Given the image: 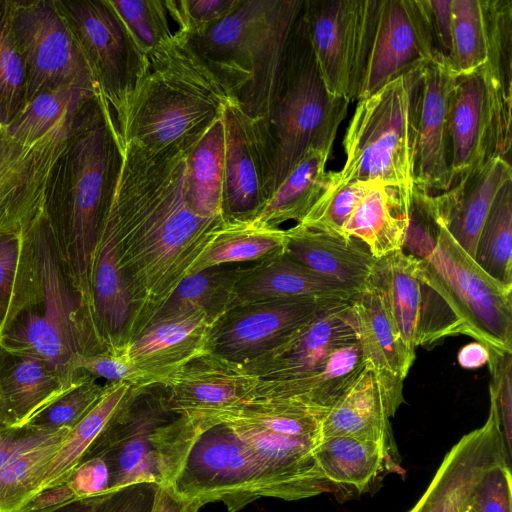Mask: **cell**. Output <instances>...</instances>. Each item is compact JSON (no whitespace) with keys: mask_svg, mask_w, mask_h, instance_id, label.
<instances>
[{"mask_svg":"<svg viewBox=\"0 0 512 512\" xmlns=\"http://www.w3.org/2000/svg\"><path fill=\"white\" fill-rule=\"evenodd\" d=\"M194 145L152 150L121 140L120 167L101 226L114 240L130 294V341L190 275L226 221L201 217L189 204L187 158Z\"/></svg>","mask_w":512,"mask_h":512,"instance_id":"6da1fadb","label":"cell"},{"mask_svg":"<svg viewBox=\"0 0 512 512\" xmlns=\"http://www.w3.org/2000/svg\"><path fill=\"white\" fill-rule=\"evenodd\" d=\"M233 103L227 85L177 29L167 44L143 56L136 85L114 119L123 141L152 150L188 147Z\"/></svg>","mask_w":512,"mask_h":512,"instance_id":"7a4b0ae2","label":"cell"},{"mask_svg":"<svg viewBox=\"0 0 512 512\" xmlns=\"http://www.w3.org/2000/svg\"><path fill=\"white\" fill-rule=\"evenodd\" d=\"M304 0H241L225 18L187 35L233 94L243 115L264 122L276 96L288 39Z\"/></svg>","mask_w":512,"mask_h":512,"instance_id":"3957f363","label":"cell"},{"mask_svg":"<svg viewBox=\"0 0 512 512\" xmlns=\"http://www.w3.org/2000/svg\"><path fill=\"white\" fill-rule=\"evenodd\" d=\"M349 103L328 90L301 9L270 112L264 122L253 123L265 160L267 199L309 151L331 154Z\"/></svg>","mask_w":512,"mask_h":512,"instance_id":"277c9868","label":"cell"},{"mask_svg":"<svg viewBox=\"0 0 512 512\" xmlns=\"http://www.w3.org/2000/svg\"><path fill=\"white\" fill-rule=\"evenodd\" d=\"M425 66L411 69L357 101L343 140L346 160L341 170L331 171L329 188L354 182H380L397 190L409 212L415 190Z\"/></svg>","mask_w":512,"mask_h":512,"instance_id":"5b68a950","label":"cell"},{"mask_svg":"<svg viewBox=\"0 0 512 512\" xmlns=\"http://www.w3.org/2000/svg\"><path fill=\"white\" fill-rule=\"evenodd\" d=\"M206 428L200 419L169 410L159 386L131 387L82 461H105L110 492L137 483L172 486Z\"/></svg>","mask_w":512,"mask_h":512,"instance_id":"8992f818","label":"cell"},{"mask_svg":"<svg viewBox=\"0 0 512 512\" xmlns=\"http://www.w3.org/2000/svg\"><path fill=\"white\" fill-rule=\"evenodd\" d=\"M121 162V139L112 110L97 96L71 153L68 224L71 271L85 302L92 307V273L102 217Z\"/></svg>","mask_w":512,"mask_h":512,"instance_id":"52a82bcc","label":"cell"},{"mask_svg":"<svg viewBox=\"0 0 512 512\" xmlns=\"http://www.w3.org/2000/svg\"><path fill=\"white\" fill-rule=\"evenodd\" d=\"M436 221L433 245L416 257L419 277L448 304L465 335L512 353V287L490 277Z\"/></svg>","mask_w":512,"mask_h":512,"instance_id":"ba28073f","label":"cell"},{"mask_svg":"<svg viewBox=\"0 0 512 512\" xmlns=\"http://www.w3.org/2000/svg\"><path fill=\"white\" fill-rule=\"evenodd\" d=\"M33 255L43 310L40 314L25 313L1 336L0 346L15 356L30 355L44 360L70 385L76 380V360L86 354L77 319V300L64 279L46 231H37Z\"/></svg>","mask_w":512,"mask_h":512,"instance_id":"9c48e42d","label":"cell"},{"mask_svg":"<svg viewBox=\"0 0 512 512\" xmlns=\"http://www.w3.org/2000/svg\"><path fill=\"white\" fill-rule=\"evenodd\" d=\"M10 23L25 64V105L62 87L98 93L80 45L55 2L10 3Z\"/></svg>","mask_w":512,"mask_h":512,"instance_id":"30bf717a","label":"cell"},{"mask_svg":"<svg viewBox=\"0 0 512 512\" xmlns=\"http://www.w3.org/2000/svg\"><path fill=\"white\" fill-rule=\"evenodd\" d=\"M379 0H304L302 14L328 90L358 101Z\"/></svg>","mask_w":512,"mask_h":512,"instance_id":"8fae6325","label":"cell"},{"mask_svg":"<svg viewBox=\"0 0 512 512\" xmlns=\"http://www.w3.org/2000/svg\"><path fill=\"white\" fill-rule=\"evenodd\" d=\"M173 489L203 505L221 502L238 512L268 497L264 477L244 443L226 425L208 426L197 437Z\"/></svg>","mask_w":512,"mask_h":512,"instance_id":"7c38bea8","label":"cell"},{"mask_svg":"<svg viewBox=\"0 0 512 512\" xmlns=\"http://www.w3.org/2000/svg\"><path fill=\"white\" fill-rule=\"evenodd\" d=\"M55 3L80 45L98 94L115 117L136 85L143 65L142 54L108 0Z\"/></svg>","mask_w":512,"mask_h":512,"instance_id":"4fadbf2b","label":"cell"},{"mask_svg":"<svg viewBox=\"0 0 512 512\" xmlns=\"http://www.w3.org/2000/svg\"><path fill=\"white\" fill-rule=\"evenodd\" d=\"M368 282L378 291L411 354L415 355L418 346L465 334L444 299L419 277L414 255L399 250L377 258Z\"/></svg>","mask_w":512,"mask_h":512,"instance_id":"5bb4252c","label":"cell"},{"mask_svg":"<svg viewBox=\"0 0 512 512\" xmlns=\"http://www.w3.org/2000/svg\"><path fill=\"white\" fill-rule=\"evenodd\" d=\"M436 60L445 61L438 52L427 0H379L358 100Z\"/></svg>","mask_w":512,"mask_h":512,"instance_id":"9a60e30c","label":"cell"},{"mask_svg":"<svg viewBox=\"0 0 512 512\" xmlns=\"http://www.w3.org/2000/svg\"><path fill=\"white\" fill-rule=\"evenodd\" d=\"M355 341L352 299L330 301L272 350L243 366L264 382L297 380L323 369L334 352Z\"/></svg>","mask_w":512,"mask_h":512,"instance_id":"2e32d148","label":"cell"},{"mask_svg":"<svg viewBox=\"0 0 512 512\" xmlns=\"http://www.w3.org/2000/svg\"><path fill=\"white\" fill-rule=\"evenodd\" d=\"M327 302L330 301L277 299L230 308L210 330L209 353L248 364L276 347Z\"/></svg>","mask_w":512,"mask_h":512,"instance_id":"e0dca14e","label":"cell"},{"mask_svg":"<svg viewBox=\"0 0 512 512\" xmlns=\"http://www.w3.org/2000/svg\"><path fill=\"white\" fill-rule=\"evenodd\" d=\"M507 454L495 406L485 423L463 435L446 453L421 498L408 512H461L482 477Z\"/></svg>","mask_w":512,"mask_h":512,"instance_id":"ac0fdd59","label":"cell"},{"mask_svg":"<svg viewBox=\"0 0 512 512\" xmlns=\"http://www.w3.org/2000/svg\"><path fill=\"white\" fill-rule=\"evenodd\" d=\"M403 380L366 365L322 419L317 440L334 436L370 440L400 458L390 418L404 402Z\"/></svg>","mask_w":512,"mask_h":512,"instance_id":"d6986e66","label":"cell"},{"mask_svg":"<svg viewBox=\"0 0 512 512\" xmlns=\"http://www.w3.org/2000/svg\"><path fill=\"white\" fill-rule=\"evenodd\" d=\"M258 465L268 497L295 501L332 493L314 455V439L293 437L243 423L224 424Z\"/></svg>","mask_w":512,"mask_h":512,"instance_id":"ffe728a7","label":"cell"},{"mask_svg":"<svg viewBox=\"0 0 512 512\" xmlns=\"http://www.w3.org/2000/svg\"><path fill=\"white\" fill-rule=\"evenodd\" d=\"M456 78L442 60L422 70L414 180L416 189L431 195L452 185L449 107Z\"/></svg>","mask_w":512,"mask_h":512,"instance_id":"44dd1931","label":"cell"},{"mask_svg":"<svg viewBox=\"0 0 512 512\" xmlns=\"http://www.w3.org/2000/svg\"><path fill=\"white\" fill-rule=\"evenodd\" d=\"M258 382L243 365L207 353L159 387L169 410L197 419L251 399Z\"/></svg>","mask_w":512,"mask_h":512,"instance_id":"7402d4cb","label":"cell"},{"mask_svg":"<svg viewBox=\"0 0 512 512\" xmlns=\"http://www.w3.org/2000/svg\"><path fill=\"white\" fill-rule=\"evenodd\" d=\"M213 324L201 310L154 322L126 344L128 356L148 386H161L187 364L209 353Z\"/></svg>","mask_w":512,"mask_h":512,"instance_id":"603a6c76","label":"cell"},{"mask_svg":"<svg viewBox=\"0 0 512 512\" xmlns=\"http://www.w3.org/2000/svg\"><path fill=\"white\" fill-rule=\"evenodd\" d=\"M225 156L222 212L226 220L253 219L266 202V166L255 126L236 103L223 112Z\"/></svg>","mask_w":512,"mask_h":512,"instance_id":"cb8c5ba5","label":"cell"},{"mask_svg":"<svg viewBox=\"0 0 512 512\" xmlns=\"http://www.w3.org/2000/svg\"><path fill=\"white\" fill-rule=\"evenodd\" d=\"M486 58L482 66L491 128V158L511 160L512 0H484Z\"/></svg>","mask_w":512,"mask_h":512,"instance_id":"d4e9b609","label":"cell"},{"mask_svg":"<svg viewBox=\"0 0 512 512\" xmlns=\"http://www.w3.org/2000/svg\"><path fill=\"white\" fill-rule=\"evenodd\" d=\"M512 180L511 164L494 157L478 171L437 195L429 194L434 217L472 258L499 190Z\"/></svg>","mask_w":512,"mask_h":512,"instance_id":"484cf974","label":"cell"},{"mask_svg":"<svg viewBox=\"0 0 512 512\" xmlns=\"http://www.w3.org/2000/svg\"><path fill=\"white\" fill-rule=\"evenodd\" d=\"M449 131L454 185L491 159L490 116L482 67L457 75L450 99Z\"/></svg>","mask_w":512,"mask_h":512,"instance_id":"4316f807","label":"cell"},{"mask_svg":"<svg viewBox=\"0 0 512 512\" xmlns=\"http://www.w3.org/2000/svg\"><path fill=\"white\" fill-rule=\"evenodd\" d=\"M317 464L337 496L362 495L375 491L390 473H402L400 458L380 443L348 436L317 440Z\"/></svg>","mask_w":512,"mask_h":512,"instance_id":"83f0119b","label":"cell"},{"mask_svg":"<svg viewBox=\"0 0 512 512\" xmlns=\"http://www.w3.org/2000/svg\"><path fill=\"white\" fill-rule=\"evenodd\" d=\"M357 293L311 271L283 251L258 261L238 281L230 308L277 299L351 300Z\"/></svg>","mask_w":512,"mask_h":512,"instance_id":"f1b7e54d","label":"cell"},{"mask_svg":"<svg viewBox=\"0 0 512 512\" xmlns=\"http://www.w3.org/2000/svg\"><path fill=\"white\" fill-rule=\"evenodd\" d=\"M284 252L324 278L359 292L377 258L355 238H345L296 224L286 229Z\"/></svg>","mask_w":512,"mask_h":512,"instance_id":"f546056e","label":"cell"},{"mask_svg":"<svg viewBox=\"0 0 512 512\" xmlns=\"http://www.w3.org/2000/svg\"><path fill=\"white\" fill-rule=\"evenodd\" d=\"M366 365L359 341H355L334 352L317 373L284 382L259 380L251 399L288 400L324 418Z\"/></svg>","mask_w":512,"mask_h":512,"instance_id":"4dcf8cb0","label":"cell"},{"mask_svg":"<svg viewBox=\"0 0 512 512\" xmlns=\"http://www.w3.org/2000/svg\"><path fill=\"white\" fill-rule=\"evenodd\" d=\"M93 315L106 349L130 341L132 303L109 231L100 225L92 273Z\"/></svg>","mask_w":512,"mask_h":512,"instance_id":"1f68e13d","label":"cell"},{"mask_svg":"<svg viewBox=\"0 0 512 512\" xmlns=\"http://www.w3.org/2000/svg\"><path fill=\"white\" fill-rule=\"evenodd\" d=\"M42 359L19 355L0 372V421L3 427H22L71 389Z\"/></svg>","mask_w":512,"mask_h":512,"instance_id":"d6a6232c","label":"cell"},{"mask_svg":"<svg viewBox=\"0 0 512 512\" xmlns=\"http://www.w3.org/2000/svg\"><path fill=\"white\" fill-rule=\"evenodd\" d=\"M352 309L366 364L404 379L415 355L401 340L378 291L368 281L353 297Z\"/></svg>","mask_w":512,"mask_h":512,"instance_id":"836d02e7","label":"cell"},{"mask_svg":"<svg viewBox=\"0 0 512 512\" xmlns=\"http://www.w3.org/2000/svg\"><path fill=\"white\" fill-rule=\"evenodd\" d=\"M408 210L399 193L376 184L361 200L343 227V236L364 243L375 258L403 250Z\"/></svg>","mask_w":512,"mask_h":512,"instance_id":"e575fe53","label":"cell"},{"mask_svg":"<svg viewBox=\"0 0 512 512\" xmlns=\"http://www.w3.org/2000/svg\"><path fill=\"white\" fill-rule=\"evenodd\" d=\"M329 157L321 151H309L253 219L273 228L287 221L299 223L330 186L331 171L326 170Z\"/></svg>","mask_w":512,"mask_h":512,"instance_id":"d590c367","label":"cell"},{"mask_svg":"<svg viewBox=\"0 0 512 512\" xmlns=\"http://www.w3.org/2000/svg\"><path fill=\"white\" fill-rule=\"evenodd\" d=\"M257 262L214 266L186 277L149 325L191 310H201L215 323L230 309L238 281Z\"/></svg>","mask_w":512,"mask_h":512,"instance_id":"8d00e7d4","label":"cell"},{"mask_svg":"<svg viewBox=\"0 0 512 512\" xmlns=\"http://www.w3.org/2000/svg\"><path fill=\"white\" fill-rule=\"evenodd\" d=\"M286 229L263 225L254 219L226 220L195 262L189 276L206 268L255 262L283 252Z\"/></svg>","mask_w":512,"mask_h":512,"instance_id":"74e56055","label":"cell"},{"mask_svg":"<svg viewBox=\"0 0 512 512\" xmlns=\"http://www.w3.org/2000/svg\"><path fill=\"white\" fill-rule=\"evenodd\" d=\"M224 156L225 125L222 114L194 145L187 158L188 200L192 210L201 217H224Z\"/></svg>","mask_w":512,"mask_h":512,"instance_id":"f35d334b","label":"cell"},{"mask_svg":"<svg viewBox=\"0 0 512 512\" xmlns=\"http://www.w3.org/2000/svg\"><path fill=\"white\" fill-rule=\"evenodd\" d=\"M130 388L124 382L108 384L101 399L65 436L57 453L46 466L38 492L66 481L122 404Z\"/></svg>","mask_w":512,"mask_h":512,"instance_id":"ab89813d","label":"cell"},{"mask_svg":"<svg viewBox=\"0 0 512 512\" xmlns=\"http://www.w3.org/2000/svg\"><path fill=\"white\" fill-rule=\"evenodd\" d=\"M98 93L80 87H62L37 95L4 130L14 144H32L71 116Z\"/></svg>","mask_w":512,"mask_h":512,"instance_id":"60d3db41","label":"cell"},{"mask_svg":"<svg viewBox=\"0 0 512 512\" xmlns=\"http://www.w3.org/2000/svg\"><path fill=\"white\" fill-rule=\"evenodd\" d=\"M474 260L494 280L512 287V180L494 199L479 234Z\"/></svg>","mask_w":512,"mask_h":512,"instance_id":"b9f144b4","label":"cell"},{"mask_svg":"<svg viewBox=\"0 0 512 512\" xmlns=\"http://www.w3.org/2000/svg\"><path fill=\"white\" fill-rule=\"evenodd\" d=\"M71 429L11 458L0 468V512H15L37 494L46 466Z\"/></svg>","mask_w":512,"mask_h":512,"instance_id":"7bdbcfd3","label":"cell"},{"mask_svg":"<svg viewBox=\"0 0 512 512\" xmlns=\"http://www.w3.org/2000/svg\"><path fill=\"white\" fill-rule=\"evenodd\" d=\"M452 57L456 75L480 69L486 58L484 0H452Z\"/></svg>","mask_w":512,"mask_h":512,"instance_id":"ee69618b","label":"cell"},{"mask_svg":"<svg viewBox=\"0 0 512 512\" xmlns=\"http://www.w3.org/2000/svg\"><path fill=\"white\" fill-rule=\"evenodd\" d=\"M145 56L167 44L175 35L167 0H108Z\"/></svg>","mask_w":512,"mask_h":512,"instance_id":"f6af8a7d","label":"cell"},{"mask_svg":"<svg viewBox=\"0 0 512 512\" xmlns=\"http://www.w3.org/2000/svg\"><path fill=\"white\" fill-rule=\"evenodd\" d=\"M25 64L10 23V3L0 4V123L5 129L25 106Z\"/></svg>","mask_w":512,"mask_h":512,"instance_id":"bcb514c9","label":"cell"},{"mask_svg":"<svg viewBox=\"0 0 512 512\" xmlns=\"http://www.w3.org/2000/svg\"><path fill=\"white\" fill-rule=\"evenodd\" d=\"M88 376L79 377L71 389L32 417L25 426L49 433L72 429L101 399L108 387V384L100 386Z\"/></svg>","mask_w":512,"mask_h":512,"instance_id":"7dc6e473","label":"cell"},{"mask_svg":"<svg viewBox=\"0 0 512 512\" xmlns=\"http://www.w3.org/2000/svg\"><path fill=\"white\" fill-rule=\"evenodd\" d=\"M378 183L354 182L328 188L308 214L296 224L344 237L343 227L350 215Z\"/></svg>","mask_w":512,"mask_h":512,"instance_id":"c3c4849f","label":"cell"},{"mask_svg":"<svg viewBox=\"0 0 512 512\" xmlns=\"http://www.w3.org/2000/svg\"><path fill=\"white\" fill-rule=\"evenodd\" d=\"M490 370V402L495 406L507 454L511 457L512 353L487 348Z\"/></svg>","mask_w":512,"mask_h":512,"instance_id":"681fc988","label":"cell"},{"mask_svg":"<svg viewBox=\"0 0 512 512\" xmlns=\"http://www.w3.org/2000/svg\"><path fill=\"white\" fill-rule=\"evenodd\" d=\"M75 371L83 370L94 378L124 382L131 387H147L144 375L131 362L126 345L104 351L83 354L75 362Z\"/></svg>","mask_w":512,"mask_h":512,"instance_id":"f907efd6","label":"cell"},{"mask_svg":"<svg viewBox=\"0 0 512 512\" xmlns=\"http://www.w3.org/2000/svg\"><path fill=\"white\" fill-rule=\"evenodd\" d=\"M241 0H167L177 29L187 35L200 33L228 16Z\"/></svg>","mask_w":512,"mask_h":512,"instance_id":"816d5d0a","label":"cell"},{"mask_svg":"<svg viewBox=\"0 0 512 512\" xmlns=\"http://www.w3.org/2000/svg\"><path fill=\"white\" fill-rule=\"evenodd\" d=\"M470 504L477 512H512L511 465L491 468L476 485Z\"/></svg>","mask_w":512,"mask_h":512,"instance_id":"f5cc1de1","label":"cell"},{"mask_svg":"<svg viewBox=\"0 0 512 512\" xmlns=\"http://www.w3.org/2000/svg\"><path fill=\"white\" fill-rule=\"evenodd\" d=\"M157 484L137 483L104 494L93 512H150Z\"/></svg>","mask_w":512,"mask_h":512,"instance_id":"db71d44e","label":"cell"},{"mask_svg":"<svg viewBox=\"0 0 512 512\" xmlns=\"http://www.w3.org/2000/svg\"><path fill=\"white\" fill-rule=\"evenodd\" d=\"M66 481L78 499L104 495L110 492V472L105 461L93 457L82 461Z\"/></svg>","mask_w":512,"mask_h":512,"instance_id":"11a10c76","label":"cell"},{"mask_svg":"<svg viewBox=\"0 0 512 512\" xmlns=\"http://www.w3.org/2000/svg\"><path fill=\"white\" fill-rule=\"evenodd\" d=\"M63 430V429H62ZM61 430L49 433L27 426L0 428V468L19 453L43 444Z\"/></svg>","mask_w":512,"mask_h":512,"instance_id":"9f6ffc18","label":"cell"},{"mask_svg":"<svg viewBox=\"0 0 512 512\" xmlns=\"http://www.w3.org/2000/svg\"><path fill=\"white\" fill-rule=\"evenodd\" d=\"M21 240L16 236L0 237V311L5 309L13 292L21 260Z\"/></svg>","mask_w":512,"mask_h":512,"instance_id":"6f0895ef","label":"cell"},{"mask_svg":"<svg viewBox=\"0 0 512 512\" xmlns=\"http://www.w3.org/2000/svg\"><path fill=\"white\" fill-rule=\"evenodd\" d=\"M452 0H427L431 26L438 52L449 63L452 57Z\"/></svg>","mask_w":512,"mask_h":512,"instance_id":"680465c9","label":"cell"},{"mask_svg":"<svg viewBox=\"0 0 512 512\" xmlns=\"http://www.w3.org/2000/svg\"><path fill=\"white\" fill-rule=\"evenodd\" d=\"M204 505L178 494L172 486L157 485L150 512H198Z\"/></svg>","mask_w":512,"mask_h":512,"instance_id":"91938a15","label":"cell"},{"mask_svg":"<svg viewBox=\"0 0 512 512\" xmlns=\"http://www.w3.org/2000/svg\"><path fill=\"white\" fill-rule=\"evenodd\" d=\"M458 362L466 369H475L488 363L489 354L486 346L475 341L463 346L458 352Z\"/></svg>","mask_w":512,"mask_h":512,"instance_id":"94428289","label":"cell"},{"mask_svg":"<svg viewBox=\"0 0 512 512\" xmlns=\"http://www.w3.org/2000/svg\"><path fill=\"white\" fill-rule=\"evenodd\" d=\"M101 496L75 499L45 512H93Z\"/></svg>","mask_w":512,"mask_h":512,"instance_id":"6125c7cd","label":"cell"},{"mask_svg":"<svg viewBox=\"0 0 512 512\" xmlns=\"http://www.w3.org/2000/svg\"><path fill=\"white\" fill-rule=\"evenodd\" d=\"M10 155L11 153L8 148V143L0 138V174L3 173L4 168H8V165L10 164Z\"/></svg>","mask_w":512,"mask_h":512,"instance_id":"be15d7a7","label":"cell"},{"mask_svg":"<svg viewBox=\"0 0 512 512\" xmlns=\"http://www.w3.org/2000/svg\"><path fill=\"white\" fill-rule=\"evenodd\" d=\"M461 512H477V511L469 502V504Z\"/></svg>","mask_w":512,"mask_h":512,"instance_id":"e7e4bbea","label":"cell"},{"mask_svg":"<svg viewBox=\"0 0 512 512\" xmlns=\"http://www.w3.org/2000/svg\"><path fill=\"white\" fill-rule=\"evenodd\" d=\"M1 130H3V128H2V125H1V123H0V131H1Z\"/></svg>","mask_w":512,"mask_h":512,"instance_id":"03108f58","label":"cell"},{"mask_svg":"<svg viewBox=\"0 0 512 512\" xmlns=\"http://www.w3.org/2000/svg\"><path fill=\"white\" fill-rule=\"evenodd\" d=\"M0 384H1V381H0ZM3 427L2 424H1V421H0V428Z\"/></svg>","mask_w":512,"mask_h":512,"instance_id":"003e7915","label":"cell"}]
</instances>
